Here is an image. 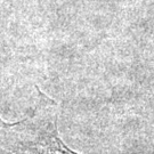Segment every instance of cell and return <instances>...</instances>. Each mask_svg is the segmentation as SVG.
<instances>
[{
	"label": "cell",
	"instance_id": "cell-2",
	"mask_svg": "<svg viewBox=\"0 0 154 154\" xmlns=\"http://www.w3.org/2000/svg\"><path fill=\"white\" fill-rule=\"evenodd\" d=\"M0 154H2V153H0Z\"/></svg>",
	"mask_w": 154,
	"mask_h": 154
},
{
	"label": "cell",
	"instance_id": "cell-1",
	"mask_svg": "<svg viewBox=\"0 0 154 154\" xmlns=\"http://www.w3.org/2000/svg\"><path fill=\"white\" fill-rule=\"evenodd\" d=\"M39 103L32 116L21 121L0 120L6 144L16 154H78L62 142L57 134V104L38 90Z\"/></svg>",
	"mask_w": 154,
	"mask_h": 154
}]
</instances>
